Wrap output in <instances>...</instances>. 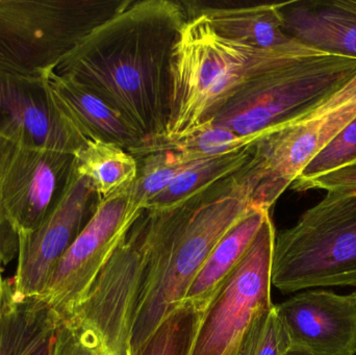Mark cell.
<instances>
[{"instance_id": "cell-8", "label": "cell", "mask_w": 356, "mask_h": 355, "mask_svg": "<svg viewBox=\"0 0 356 355\" xmlns=\"http://www.w3.org/2000/svg\"><path fill=\"white\" fill-rule=\"evenodd\" d=\"M158 254L154 217L144 210L66 318L95 331L114 355H129V337Z\"/></svg>"}, {"instance_id": "cell-7", "label": "cell", "mask_w": 356, "mask_h": 355, "mask_svg": "<svg viewBox=\"0 0 356 355\" xmlns=\"http://www.w3.org/2000/svg\"><path fill=\"white\" fill-rule=\"evenodd\" d=\"M355 117L356 75L313 110L255 141L250 160L236 172L250 206L270 210L312 158Z\"/></svg>"}, {"instance_id": "cell-28", "label": "cell", "mask_w": 356, "mask_h": 355, "mask_svg": "<svg viewBox=\"0 0 356 355\" xmlns=\"http://www.w3.org/2000/svg\"><path fill=\"white\" fill-rule=\"evenodd\" d=\"M311 189H321L327 192L356 189V162L316 177L295 190L302 192Z\"/></svg>"}, {"instance_id": "cell-22", "label": "cell", "mask_w": 356, "mask_h": 355, "mask_svg": "<svg viewBox=\"0 0 356 355\" xmlns=\"http://www.w3.org/2000/svg\"><path fill=\"white\" fill-rule=\"evenodd\" d=\"M137 160V177L127 193V215L134 222L145 210L148 202L162 193L175 177L200 162L167 148L148 152Z\"/></svg>"}, {"instance_id": "cell-2", "label": "cell", "mask_w": 356, "mask_h": 355, "mask_svg": "<svg viewBox=\"0 0 356 355\" xmlns=\"http://www.w3.org/2000/svg\"><path fill=\"white\" fill-rule=\"evenodd\" d=\"M252 206L236 173L177 206L152 212L158 254L129 337V355L154 333L186 293L224 233Z\"/></svg>"}, {"instance_id": "cell-14", "label": "cell", "mask_w": 356, "mask_h": 355, "mask_svg": "<svg viewBox=\"0 0 356 355\" xmlns=\"http://www.w3.org/2000/svg\"><path fill=\"white\" fill-rule=\"evenodd\" d=\"M292 346L316 355L356 354V292L309 289L275 306Z\"/></svg>"}, {"instance_id": "cell-18", "label": "cell", "mask_w": 356, "mask_h": 355, "mask_svg": "<svg viewBox=\"0 0 356 355\" xmlns=\"http://www.w3.org/2000/svg\"><path fill=\"white\" fill-rule=\"evenodd\" d=\"M186 15H202L225 39L259 49L282 47L295 42L284 33L278 3L221 6L182 2Z\"/></svg>"}, {"instance_id": "cell-11", "label": "cell", "mask_w": 356, "mask_h": 355, "mask_svg": "<svg viewBox=\"0 0 356 355\" xmlns=\"http://www.w3.org/2000/svg\"><path fill=\"white\" fill-rule=\"evenodd\" d=\"M100 198L91 183L73 170L60 204L35 231L19 233L13 279L21 296H41L56 265L95 214Z\"/></svg>"}, {"instance_id": "cell-12", "label": "cell", "mask_w": 356, "mask_h": 355, "mask_svg": "<svg viewBox=\"0 0 356 355\" xmlns=\"http://www.w3.org/2000/svg\"><path fill=\"white\" fill-rule=\"evenodd\" d=\"M0 137L20 147L76 154L87 140L69 122L47 77L0 70Z\"/></svg>"}, {"instance_id": "cell-6", "label": "cell", "mask_w": 356, "mask_h": 355, "mask_svg": "<svg viewBox=\"0 0 356 355\" xmlns=\"http://www.w3.org/2000/svg\"><path fill=\"white\" fill-rule=\"evenodd\" d=\"M272 286L286 294L356 287V189L327 192L276 237Z\"/></svg>"}, {"instance_id": "cell-31", "label": "cell", "mask_w": 356, "mask_h": 355, "mask_svg": "<svg viewBox=\"0 0 356 355\" xmlns=\"http://www.w3.org/2000/svg\"><path fill=\"white\" fill-rule=\"evenodd\" d=\"M2 264H3V261H2L1 256H0V279H2V276H1Z\"/></svg>"}, {"instance_id": "cell-5", "label": "cell", "mask_w": 356, "mask_h": 355, "mask_svg": "<svg viewBox=\"0 0 356 355\" xmlns=\"http://www.w3.org/2000/svg\"><path fill=\"white\" fill-rule=\"evenodd\" d=\"M133 0H0V70L47 77Z\"/></svg>"}, {"instance_id": "cell-17", "label": "cell", "mask_w": 356, "mask_h": 355, "mask_svg": "<svg viewBox=\"0 0 356 355\" xmlns=\"http://www.w3.org/2000/svg\"><path fill=\"white\" fill-rule=\"evenodd\" d=\"M48 83L60 110L83 139L119 146L133 156L144 145L118 113L83 85L54 71Z\"/></svg>"}, {"instance_id": "cell-9", "label": "cell", "mask_w": 356, "mask_h": 355, "mask_svg": "<svg viewBox=\"0 0 356 355\" xmlns=\"http://www.w3.org/2000/svg\"><path fill=\"white\" fill-rule=\"evenodd\" d=\"M275 229L268 217L240 266L203 313L191 355H234L243 336L271 302Z\"/></svg>"}, {"instance_id": "cell-21", "label": "cell", "mask_w": 356, "mask_h": 355, "mask_svg": "<svg viewBox=\"0 0 356 355\" xmlns=\"http://www.w3.org/2000/svg\"><path fill=\"white\" fill-rule=\"evenodd\" d=\"M251 146L225 156L207 158L188 167L162 193L150 200L145 210H164L177 206L232 176L250 160Z\"/></svg>"}, {"instance_id": "cell-13", "label": "cell", "mask_w": 356, "mask_h": 355, "mask_svg": "<svg viewBox=\"0 0 356 355\" xmlns=\"http://www.w3.org/2000/svg\"><path fill=\"white\" fill-rule=\"evenodd\" d=\"M73 170V154L16 146L0 185V201L18 235L35 231L54 212Z\"/></svg>"}, {"instance_id": "cell-20", "label": "cell", "mask_w": 356, "mask_h": 355, "mask_svg": "<svg viewBox=\"0 0 356 355\" xmlns=\"http://www.w3.org/2000/svg\"><path fill=\"white\" fill-rule=\"evenodd\" d=\"M74 165L100 200L129 189L138 174V160L133 154L104 142L88 141L74 154Z\"/></svg>"}, {"instance_id": "cell-23", "label": "cell", "mask_w": 356, "mask_h": 355, "mask_svg": "<svg viewBox=\"0 0 356 355\" xmlns=\"http://www.w3.org/2000/svg\"><path fill=\"white\" fill-rule=\"evenodd\" d=\"M204 311L184 302L131 355H191Z\"/></svg>"}, {"instance_id": "cell-1", "label": "cell", "mask_w": 356, "mask_h": 355, "mask_svg": "<svg viewBox=\"0 0 356 355\" xmlns=\"http://www.w3.org/2000/svg\"><path fill=\"white\" fill-rule=\"evenodd\" d=\"M186 20L182 2L133 0L54 71L89 90L135 129L144 145L134 156L166 139L173 50Z\"/></svg>"}, {"instance_id": "cell-16", "label": "cell", "mask_w": 356, "mask_h": 355, "mask_svg": "<svg viewBox=\"0 0 356 355\" xmlns=\"http://www.w3.org/2000/svg\"><path fill=\"white\" fill-rule=\"evenodd\" d=\"M60 318L41 296L0 279V355H50Z\"/></svg>"}, {"instance_id": "cell-29", "label": "cell", "mask_w": 356, "mask_h": 355, "mask_svg": "<svg viewBox=\"0 0 356 355\" xmlns=\"http://www.w3.org/2000/svg\"><path fill=\"white\" fill-rule=\"evenodd\" d=\"M16 146V144L13 143L10 140L0 137V185H1L2 179H3L8 160H10Z\"/></svg>"}, {"instance_id": "cell-30", "label": "cell", "mask_w": 356, "mask_h": 355, "mask_svg": "<svg viewBox=\"0 0 356 355\" xmlns=\"http://www.w3.org/2000/svg\"><path fill=\"white\" fill-rule=\"evenodd\" d=\"M284 355H316L312 354L309 350L305 349V348L297 347V346H291V348H289L286 350V354Z\"/></svg>"}, {"instance_id": "cell-10", "label": "cell", "mask_w": 356, "mask_h": 355, "mask_svg": "<svg viewBox=\"0 0 356 355\" xmlns=\"http://www.w3.org/2000/svg\"><path fill=\"white\" fill-rule=\"evenodd\" d=\"M129 189L102 200L95 214L54 267L41 297L60 319L70 315L134 221Z\"/></svg>"}, {"instance_id": "cell-15", "label": "cell", "mask_w": 356, "mask_h": 355, "mask_svg": "<svg viewBox=\"0 0 356 355\" xmlns=\"http://www.w3.org/2000/svg\"><path fill=\"white\" fill-rule=\"evenodd\" d=\"M284 33L320 53L356 60V0L278 3Z\"/></svg>"}, {"instance_id": "cell-3", "label": "cell", "mask_w": 356, "mask_h": 355, "mask_svg": "<svg viewBox=\"0 0 356 355\" xmlns=\"http://www.w3.org/2000/svg\"><path fill=\"white\" fill-rule=\"evenodd\" d=\"M305 46L259 49L217 33L202 15L188 16L173 50L172 104L166 141L190 135L251 79Z\"/></svg>"}, {"instance_id": "cell-27", "label": "cell", "mask_w": 356, "mask_h": 355, "mask_svg": "<svg viewBox=\"0 0 356 355\" xmlns=\"http://www.w3.org/2000/svg\"><path fill=\"white\" fill-rule=\"evenodd\" d=\"M50 355H114L93 329L74 319H60Z\"/></svg>"}, {"instance_id": "cell-25", "label": "cell", "mask_w": 356, "mask_h": 355, "mask_svg": "<svg viewBox=\"0 0 356 355\" xmlns=\"http://www.w3.org/2000/svg\"><path fill=\"white\" fill-rule=\"evenodd\" d=\"M291 346L290 338L273 306L253 320L234 355H284Z\"/></svg>"}, {"instance_id": "cell-19", "label": "cell", "mask_w": 356, "mask_h": 355, "mask_svg": "<svg viewBox=\"0 0 356 355\" xmlns=\"http://www.w3.org/2000/svg\"><path fill=\"white\" fill-rule=\"evenodd\" d=\"M270 210L251 208L238 219L211 250L186 293L184 302L207 310L220 288L248 254Z\"/></svg>"}, {"instance_id": "cell-24", "label": "cell", "mask_w": 356, "mask_h": 355, "mask_svg": "<svg viewBox=\"0 0 356 355\" xmlns=\"http://www.w3.org/2000/svg\"><path fill=\"white\" fill-rule=\"evenodd\" d=\"M259 138V135L242 137L225 127L207 122L190 135L177 141L165 140L152 147L146 148L138 158L154 150L167 148L180 152L193 160H207L244 149L252 145Z\"/></svg>"}, {"instance_id": "cell-4", "label": "cell", "mask_w": 356, "mask_h": 355, "mask_svg": "<svg viewBox=\"0 0 356 355\" xmlns=\"http://www.w3.org/2000/svg\"><path fill=\"white\" fill-rule=\"evenodd\" d=\"M356 75V60L303 48L251 79L209 122L263 137L313 110Z\"/></svg>"}, {"instance_id": "cell-26", "label": "cell", "mask_w": 356, "mask_h": 355, "mask_svg": "<svg viewBox=\"0 0 356 355\" xmlns=\"http://www.w3.org/2000/svg\"><path fill=\"white\" fill-rule=\"evenodd\" d=\"M356 162V117L305 167L291 188L297 189L316 177Z\"/></svg>"}]
</instances>
